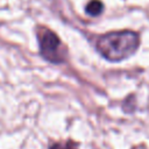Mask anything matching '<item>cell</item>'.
<instances>
[{
	"label": "cell",
	"instance_id": "1",
	"mask_svg": "<svg viewBox=\"0 0 149 149\" xmlns=\"http://www.w3.org/2000/svg\"><path fill=\"white\" fill-rule=\"evenodd\" d=\"M140 45V36L132 30L113 31L102 35L97 41L100 55L109 62H120L130 57Z\"/></svg>",
	"mask_w": 149,
	"mask_h": 149
},
{
	"label": "cell",
	"instance_id": "2",
	"mask_svg": "<svg viewBox=\"0 0 149 149\" xmlns=\"http://www.w3.org/2000/svg\"><path fill=\"white\" fill-rule=\"evenodd\" d=\"M41 56L54 64H61L66 59V49L59 37L48 28L41 27L37 31Z\"/></svg>",
	"mask_w": 149,
	"mask_h": 149
},
{
	"label": "cell",
	"instance_id": "3",
	"mask_svg": "<svg viewBox=\"0 0 149 149\" xmlns=\"http://www.w3.org/2000/svg\"><path fill=\"white\" fill-rule=\"evenodd\" d=\"M86 13L91 16H98L104 10V5L100 0H91L86 6Z\"/></svg>",
	"mask_w": 149,
	"mask_h": 149
},
{
	"label": "cell",
	"instance_id": "4",
	"mask_svg": "<svg viewBox=\"0 0 149 149\" xmlns=\"http://www.w3.org/2000/svg\"><path fill=\"white\" fill-rule=\"evenodd\" d=\"M49 149H77V144L72 141L57 142V143H54Z\"/></svg>",
	"mask_w": 149,
	"mask_h": 149
}]
</instances>
